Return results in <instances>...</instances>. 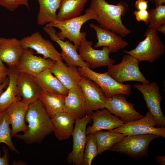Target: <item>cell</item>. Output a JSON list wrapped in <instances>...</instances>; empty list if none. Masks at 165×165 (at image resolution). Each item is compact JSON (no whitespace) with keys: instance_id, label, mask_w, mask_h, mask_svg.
<instances>
[{"instance_id":"cell-1","label":"cell","mask_w":165,"mask_h":165,"mask_svg":"<svg viewBox=\"0 0 165 165\" xmlns=\"http://www.w3.org/2000/svg\"><path fill=\"white\" fill-rule=\"evenodd\" d=\"M25 121L28 124L27 131L14 137L27 144L40 143L53 132L51 118L39 99L29 105Z\"/></svg>"},{"instance_id":"cell-2","label":"cell","mask_w":165,"mask_h":165,"mask_svg":"<svg viewBox=\"0 0 165 165\" xmlns=\"http://www.w3.org/2000/svg\"><path fill=\"white\" fill-rule=\"evenodd\" d=\"M90 7L96 12L97 19L96 21L100 27L122 37L131 33V30L123 24L122 20V16H125L127 11L128 5L126 2L120 1L114 5L105 0H91Z\"/></svg>"},{"instance_id":"cell-3","label":"cell","mask_w":165,"mask_h":165,"mask_svg":"<svg viewBox=\"0 0 165 165\" xmlns=\"http://www.w3.org/2000/svg\"><path fill=\"white\" fill-rule=\"evenodd\" d=\"M97 19L96 12L90 7L86 10L85 13L82 15L66 20H56L47 24L46 26L59 29L60 31L56 33L57 36L62 40L64 41L67 38L73 42L77 50L82 40L87 35L85 32H81L82 26L90 20H97Z\"/></svg>"},{"instance_id":"cell-4","label":"cell","mask_w":165,"mask_h":165,"mask_svg":"<svg viewBox=\"0 0 165 165\" xmlns=\"http://www.w3.org/2000/svg\"><path fill=\"white\" fill-rule=\"evenodd\" d=\"M144 35L145 38L139 42L135 48L123 52L140 62L145 61L152 63L164 54L165 45L155 29L148 28Z\"/></svg>"},{"instance_id":"cell-5","label":"cell","mask_w":165,"mask_h":165,"mask_svg":"<svg viewBox=\"0 0 165 165\" xmlns=\"http://www.w3.org/2000/svg\"><path fill=\"white\" fill-rule=\"evenodd\" d=\"M140 62L131 55L126 54L121 61L116 65L108 66V74L117 82L123 83L129 81L140 82L143 84L150 83L141 72L139 66Z\"/></svg>"},{"instance_id":"cell-6","label":"cell","mask_w":165,"mask_h":165,"mask_svg":"<svg viewBox=\"0 0 165 165\" xmlns=\"http://www.w3.org/2000/svg\"><path fill=\"white\" fill-rule=\"evenodd\" d=\"M160 137L154 134L127 135L113 146L109 150L122 153L135 159L148 157L150 143Z\"/></svg>"},{"instance_id":"cell-7","label":"cell","mask_w":165,"mask_h":165,"mask_svg":"<svg viewBox=\"0 0 165 165\" xmlns=\"http://www.w3.org/2000/svg\"><path fill=\"white\" fill-rule=\"evenodd\" d=\"M78 70L81 76L88 78L99 86L106 98L111 97L118 94L129 96L131 94V86L130 84L117 82L107 72L104 73L97 72L88 67H78Z\"/></svg>"},{"instance_id":"cell-8","label":"cell","mask_w":165,"mask_h":165,"mask_svg":"<svg viewBox=\"0 0 165 165\" xmlns=\"http://www.w3.org/2000/svg\"><path fill=\"white\" fill-rule=\"evenodd\" d=\"M134 87L142 94L146 106L156 120L157 127H165V118L160 106L162 97L157 83L153 82L141 84L135 83Z\"/></svg>"},{"instance_id":"cell-9","label":"cell","mask_w":165,"mask_h":165,"mask_svg":"<svg viewBox=\"0 0 165 165\" xmlns=\"http://www.w3.org/2000/svg\"><path fill=\"white\" fill-rule=\"evenodd\" d=\"M156 126L154 118L148 111L145 116L139 119L124 123L119 127L108 131L127 135L154 134L165 138V127H156Z\"/></svg>"},{"instance_id":"cell-10","label":"cell","mask_w":165,"mask_h":165,"mask_svg":"<svg viewBox=\"0 0 165 165\" xmlns=\"http://www.w3.org/2000/svg\"><path fill=\"white\" fill-rule=\"evenodd\" d=\"M91 120L90 114L81 118L75 119V124L72 134L73 149L67 158L68 162L70 164L82 165L86 140V129L87 124Z\"/></svg>"},{"instance_id":"cell-11","label":"cell","mask_w":165,"mask_h":165,"mask_svg":"<svg viewBox=\"0 0 165 165\" xmlns=\"http://www.w3.org/2000/svg\"><path fill=\"white\" fill-rule=\"evenodd\" d=\"M93 42L88 41L84 37L78 49L82 59L90 68H95L106 66L115 63L114 59L109 57L110 50L108 47L103 46L101 50H96L92 47Z\"/></svg>"},{"instance_id":"cell-12","label":"cell","mask_w":165,"mask_h":165,"mask_svg":"<svg viewBox=\"0 0 165 165\" xmlns=\"http://www.w3.org/2000/svg\"><path fill=\"white\" fill-rule=\"evenodd\" d=\"M134 104L128 102L125 95L118 94L106 98L105 108L127 123L139 119L144 116L134 108Z\"/></svg>"},{"instance_id":"cell-13","label":"cell","mask_w":165,"mask_h":165,"mask_svg":"<svg viewBox=\"0 0 165 165\" xmlns=\"http://www.w3.org/2000/svg\"><path fill=\"white\" fill-rule=\"evenodd\" d=\"M85 100L86 115L105 108V96L101 88L88 78L82 76L79 84Z\"/></svg>"},{"instance_id":"cell-14","label":"cell","mask_w":165,"mask_h":165,"mask_svg":"<svg viewBox=\"0 0 165 165\" xmlns=\"http://www.w3.org/2000/svg\"><path fill=\"white\" fill-rule=\"evenodd\" d=\"M24 49H30L36 51L43 58L50 59L55 61H62L61 54L49 40L45 39L38 31L20 40Z\"/></svg>"},{"instance_id":"cell-15","label":"cell","mask_w":165,"mask_h":165,"mask_svg":"<svg viewBox=\"0 0 165 165\" xmlns=\"http://www.w3.org/2000/svg\"><path fill=\"white\" fill-rule=\"evenodd\" d=\"M50 59L35 55L30 49H24L15 68L19 72L26 73L33 76L50 69L55 62Z\"/></svg>"},{"instance_id":"cell-16","label":"cell","mask_w":165,"mask_h":165,"mask_svg":"<svg viewBox=\"0 0 165 165\" xmlns=\"http://www.w3.org/2000/svg\"><path fill=\"white\" fill-rule=\"evenodd\" d=\"M43 29L49 36L50 39L59 46L62 50L61 53L62 59L66 62L67 65L80 67L88 66L87 64L82 59L78 53L74 45L68 40L64 41L60 39L57 35L56 31L54 28L45 26Z\"/></svg>"},{"instance_id":"cell-17","label":"cell","mask_w":165,"mask_h":165,"mask_svg":"<svg viewBox=\"0 0 165 165\" xmlns=\"http://www.w3.org/2000/svg\"><path fill=\"white\" fill-rule=\"evenodd\" d=\"M93 111L90 114L93 121L92 126L86 127V135L94 134L102 130H111L119 127L124 124L119 117L113 115L106 109Z\"/></svg>"},{"instance_id":"cell-18","label":"cell","mask_w":165,"mask_h":165,"mask_svg":"<svg viewBox=\"0 0 165 165\" xmlns=\"http://www.w3.org/2000/svg\"><path fill=\"white\" fill-rule=\"evenodd\" d=\"M90 27L96 32L97 42L94 46L95 48L106 46L110 53H115L128 45V42L122 36L110 30L93 23L90 24Z\"/></svg>"},{"instance_id":"cell-19","label":"cell","mask_w":165,"mask_h":165,"mask_svg":"<svg viewBox=\"0 0 165 165\" xmlns=\"http://www.w3.org/2000/svg\"><path fill=\"white\" fill-rule=\"evenodd\" d=\"M50 69L68 90L79 85L82 76L76 66L68 65L62 61H55Z\"/></svg>"},{"instance_id":"cell-20","label":"cell","mask_w":165,"mask_h":165,"mask_svg":"<svg viewBox=\"0 0 165 165\" xmlns=\"http://www.w3.org/2000/svg\"><path fill=\"white\" fill-rule=\"evenodd\" d=\"M64 112L71 115L75 119L86 115L85 100L79 85L68 90L65 98Z\"/></svg>"},{"instance_id":"cell-21","label":"cell","mask_w":165,"mask_h":165,"mask_svg":"<svg viewBox=\"0 0 165 165\" xmlns=\"http://www.w3.org/2000/svg\"><path fill=\"white\" fill-rule=\"evenodd\" d=\"M24 50L20 40L0 37V57L9 67L18 64Z\"/></svg>"},{"instance_id":"cell-22","label":"cell","mask_w":165,"mask_h":165,"mask_svg":"<svg viewBox=\"0 0 165 165\" xmlns=\"http://www.w3.org/2000/svg\"><path fill=\"white\" fill-rule=\"evenodd\" d=\"M28 105L21 100L17 101L11 104L6 109L11 125L12 138L20 132L24 133L27 131L25 116Z\"/></svg>"},{"instance_id":"cell-23","label":"cell","mask_w":165,"mask_h":165,"mask_svg":"<svg viewBox=\"0 0 165 165\" xmlns=\"http://www.w3.org/2000/svg\"><path fill=\"white\" fill-rule=\"evenodd\" d=\"M17 86L21 101L28 105L39 99L42 91L32 76L23 72L19 73Z\"/></svg>"},{"instance_id":"cell-24","label":"cell","mask_w":165,"mask_h":165,"mask_svg":"<svg viewBox=\"0 0 165 165\" xmlns=\"http://www.w3.org/2000/svg\"><path fill=\"white\" fill-rule=\"evenodd\" d=\"M8 77L9 82L5 90L0 95V111L6 110L14 102L21 100L18 90L17 80L19 72L15 67H9Z\"/></svg>"},{"instance_id":"cell-25","label":"cell","mask_w":165,"mask_h":165,"mask_svg":"<svg viewBox=\"0 0 165 165\" xmlns=\"http://www.w3.org/2000/svg\"><path fill=\"white\" fill-rule=\"evenodd\" d=\"M32 77L42 91L65 95L68 94V90L53 75L50 69H46Z\"/></svg>"},{"instance_id":"cell-26","label":"cell","mask_w":165,"mask_h":165,"mask_svg":"<svg viewBox=\"0 0 165 165\" xmlns=\"http://www.w3.org/2000/svg\"><path fill=\"white\" fill-rule=\"evenodd\" d=\"M51 118L53 132L59 141L68 139L72 135L75 119L65 112L58 113Z\"/></svg>"},{"instance_id":"cell-27","label":"cell","mask_w":165,"mask_h":165,"mask_svg":"<svg viewBox=\"0 0 165 165\" xmlns=\"http://www.w3.org/2000/svg\"><path fill=\"white\" fill-rule=\"evenodd\" d=\"M39 11L37 16L38 24L43 26L57 20L56 12L62 0H37Z\"/></svg>"},{"instance_id":"cell-28","label":"cell","mask_w":165,"mask_h":165,"mask_svg":"<svg viewBox=\"0 0 165 165\" xmlns=\"http://www.w3.org/2000/svg\"><path fill=\"white\" fill-rule=\"evenodd\" d=\"M89 0H62L57 20H67L79 16Z\"/></svg>"},{"instance_id":"cell-29","label":"cell","mask_w":165,"mask_h":165,"mask_svg":"<svg viewBox=\"0 0 165 165\" xmlns=\"http://www.w3.org/2000/svg\"><path fill=\"white\" fill-rule=\"evenodd\" d=\"M66 95L42 91L39 99L51 118L57 114L63 112Z\"/></svg>"},{"instance_id":"cell-30","label":"cell","mask_w":165,"mask_h":165,"mask_svg":"<svg viewBox=\"0 0 165 165\" xmlns=\"http://www.w3.org/2000/svg\"><path fill=\"white\" fill-rule=\"evenodd\" d=\"M97 145V155L109 150L114 145L122 140L127 135L109 131H100L94 134Z\"/></svg>"},{"instance_id":"cell-31","label":"cell","mask_w":165,"mask_h":165,"mask_svg":"<svg viewBox=\"0 0 165 165\" xmlns=\"http://www.w3.org/2000/svg\"><path fill=\"white\" fill-rule=\"evenodd\" d=\"M9 118L6 110L0 112V143L6 144L9 149L13 152L20 154L19 151L16 148L12 141L11 129Z\"/></svg>"},{"instance_id":"cell-32","label":"cell","mask_w":165,"mask_h":165,"mask_svg":"<svg viewBox=\"0 0 165 165\" xmlns=\"http://www.w3.org/2000/svg\"><path fill=\"white\" fill-rule=\"evenodd\" d=\"M149 16L146 25L148 28L156 29L160 26L165 24V6L160 5L148 11Z\"/></svg>"},{"instance_id":"cell-33","label":"cell","mask_w":165,"mask_h":165,"mask_svg":"<svg viewBox=\"0 0 165 165\" xmlns=\"http://www.w3.org/2000/svg\"><path fill=\"white\" fill-rule=\"evenodd\" d=\"M84 151L82 165H91L97 155V145L94 134L87 135Z\"/></svg>"},{"instance_id":"cell-34","label":"cell","mask_w":165,"mask_h":165,"mask_svg":"<svg viewBox=\"0 0 165 165\" xmlns=\"http://www.w3.org/2000/svg\"><path fill=\"white\" fill-rule=\"evenodd\" d=\"M20 5H24L28 9V0H0V6L10 11H13Z\"/></svg>"},{"instance_id":"cell-35","label":"cell","mask_w":165,"mask_h":165,"mask_svg":"<svg viewBox=\"0 0 165 165\" xmlns=\"http://www.w3.org/2000/svg\"><path fill=\"white\" fill-rule=\"evenodd\" d=\"M133 14L135 16L136 20L138 22L143 21L146 25L149 16L147 10L135 11Z\"/></svg>"},{"instance_id":"cell-36","label":"cell","mask_w":165,"mask_h":165,"mask_svg":"<svg viewBox=\"0 0 165 165\" xmlns=\"http://www.w3.org/2000/svg\"><path fill=\"white\" fill-rule=\"evenodd\" d=\"M3 154L1 156L0 153V165H9V155L8 150L6 147H3Z\"/></svg>"},{"instance_id":"cell-37","label":"cell","mask_w":165,"mask_h":165,"mask_svg":"<svg viewBox=\"0 0 165 165\" xmlns=\"http://www.w3.org/2000/svg\"><path fill=\"white\" fill-rule=\"evenodd\" d=\"M148 2L145 0H138L135 4V6L137 10H147Z\"/></svg>"},{"instance_id":"cell-38","label":"cell","mask_w":165,"mask_h":165,"mask_svg":"<svg viewBox=\"0 0 165 165\" xmlns=\"http://www.w3.org/2000/svg\"><path fill=\"white\" fill-rule=\"evenodd\" d=\"M8 68L0 70V85L2 84L8 77Z\"/></svg>"},{"instance_id":"cell-39","label":"cell","mask_w":165,"mask_h":165,"mask_svg":"<svg viewBox=\"0 0 165 165\" xmlns=\"http://www.w3.org/2000/svg\"><path fill=\"white\" fill-rule=\"evenodd\" d=\"M156 160L159 164L161 165L165 164V157L164 156H158L156 157Z\"/></svg>"},{"instance_id":"cell-40","label":"cell","mask_w":165,"mask_h":165,"mask_svg":"<svg viewBox=\"0 0 165 165\" xmlns=\"http://www.w3.org/2000/svg\"><path fill=\"white\" fill-rule=\"evenodd\" d=\"M9 82V79L8 77L6 80L0 85V95L4 91V89L6 88Z\"/></svg>"},{"instance_id":"cell-41","label":"cell","mask_w":165,"mask_h":165,"mask_svg":"<svg viewBox=\"0 0 165 165\" xmlns=\"http://www.w3.org/2000/svg\"><path fill=\"white\" fill-rule=\"evenodd\" d=\"M156 30L157 31H158L162 33L164 35H165V24H164L160 26Z\"/></svg>"},{"instance_id":"cell-42","label":"cell","mask_w":165,"mask_h":165,"mask_svg":"<svg viewBox=\"0 0 165 165\" xmlns=\"http://www.w3.org/2000/svg\"><path fill=\"white\" fill-rule=\"evenodd\" d=\"M156 7L165 4V0H153V2Z\"/></svg>"},{"instance_id":"cell-43","label":"cell","mask_w":165,"mask_h":165,"mask_svg":"<svg viewBox=\"0 0 165 165\" xmlns=\"http://www.w3.org/2000/svg\"><path fill=\"white\" fill-rule=\"evenodd\" d=\"M7 68L5 66L4 63L0 57V70H4Z\"/></svg>"},{"instance_id":"cell-44","label":"cell","mask_w":165,"mask_h":165,"mask_svg":"<svg viewBox=\"0 0 165 165\" xmlns=\"http://www.w3.org/2000/svg\"><path fill=\"white\" fill-rule=\"evenodd\" d=\"M26 163V162H23L21 161H14L13 163V165H24V164H25Z\"/></svg>"},{"instance_id":"cell-45","label":"cell","mask_w":165,"mask_h":165,"mask_svg":"<svg viewBox=\"0 0 165 165\" xmlns=\"http://www.w3.org/2000/svg\"><path fill=\"white\" fill-rule=\"evenodd\" d=\"M150 1L152 2H153V0H150Z\"/></svg>"},{"instance_id":"cell-46","label":"cell","mask_w":165,"mask_h":165,"mask_svg":"<svg viewBox=\"0 0 165 165\" xmlns=\"http://www.w3.org/2000/svg\"><path fill=\"white\" fill-rule=\"evenodd\" d=\"M1 111H0V112Z\"/></svg>"}]
</instances>
